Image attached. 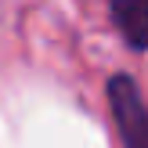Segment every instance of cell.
Here are the masks:
<instances>
[{
    "mask_svg": "<svg viewBox=\"0 0 148 148\" xmlns=\"http://www.w3.org/2000/svg\"><path fill=\"white\" fill-rule=\"evenodd\" d=\"M108 108L123 148H148V101L134 76L116 72L108 79Z\"/></svg>",
    "mask_w": 148,
    "mask_h": 148,
    "instance_id": "6da1fadb",
    "label": "cell"
},
{
    "mask_svg": "<svg viewBox=\"0 0 148 148\" xmlns=\"http://www.w3.org/2000/svg\"><path fill=\"white\" fill-rule=\"evenodd\" d=\"M119 36L134 51H148V0H108Z\"/></svg>",
    "mask_w": 148,
    "mask_h": 148,
    "instance_id": "7a4b0ae2",
    "label": "cell"
}]
</instances>
